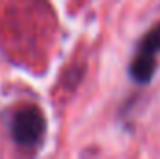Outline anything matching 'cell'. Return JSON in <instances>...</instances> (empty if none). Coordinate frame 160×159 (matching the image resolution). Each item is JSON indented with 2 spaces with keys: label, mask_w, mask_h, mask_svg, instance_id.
Listing matches in <instances>:
<instances>
[{
  "label": "cell",
  "mask_w": 160,
  "mask_h": 159,
  "mask_svg": "<svg viewBox=\"0 0 160 159\" xmlns=\"http://www.w3.org/2000/svg\"><path fill=\"white\" fill-rule=\"evenodd\" d=\"M160 52V25L151 28L140 43L136 56L130 64V77L138 84H147L157 69V56Z\"/></svg>",
  "instance_id": "6da1fadb"
},
{
  "label": "cell",
  "mask_w": 160,
  "mask_h": 159,
  "mask_svg": "<svg viewBox=\"0 0 160 159\" xmlns=\"http://www.w3.org/2000/svg\"><path fill=\"white\" fill-rule=\"evenodd\" d=\"M45 116L36 107L21 109L11 122V137L21 146H36L45 135Z\"/></svg>",
  "instance_id": "7a4b0ae2"
}]
</instances>
